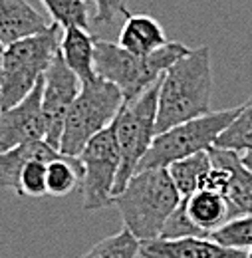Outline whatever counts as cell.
Masks as SVG:
<instances>
[{"instance_id": "7c38bea8", "label": "cell", "mask_w": 252, "mask_h": 258, "mask_svg": "<svg viewBox=\"0 0 252 258\" xmlns=\"http://www.w3.org/2000/svg\"><path fill=\"white\" fill-rule=\"evenodd\" d=\"M48 22L28 0H0V44L6 48L22 38L44 32Z\"/></svg>"}, {"instance_id": "ba28073f", "label": "cell", "mask_w": 252, "mask_h": 258, "mask_svg": "<svg viewBox=\"0 0 252 258\" xmlns=\"http://www.w3.org/2000/svg\"><path fill=\"white\" fill-rule=\"evenodd\" d=\"M84 167L82 193H84V211L94 213L113 205V187L119 173V143L115 135V125L99 131L94 139L88 141L80 153Z\"/></svg>"}, {"instance_id": "7402d4cb", "label": "cell", "mask_w": 252, "mask_h": 258, "mask_svg": "<svg viewBox=\"0 0 252 258\" xmlns=\"http://www.w3.org/2000/svg\"><path fill=\"white\" fill-rule=\"evenodd\" d=\"M209 240L224 248H252V215L234 217L209 234Z\"/></svg>"}, {"instance_id": "9a60e30c", "label": "cell", "mask_w": 252, "mask_h": 258, "mask_svg": "<svg viewBox=\"0 0 252 258\" xmlns=\"http://www.w3.org/2000/svg\"><path fill=\"white\" fill-rule=\"evenodd\" d=\"M60 155L62 153L56 151L52 145H48L44 139L18 145L10 151H2L0 153V189H12L16 195H20V175L28 163H50L58 159Z\"/></svg>"}, {"instance_id": "30bf717a", "label": "cell", "mask_w": 252, "mask_h": 258, "mask_svg": "<svg viewBox=\"0 0 252 258\" xmlns=\"http://www.w3.org/2000/svg\"><path fill=\"white\" fill-rule=\"evenodd\" d=\"M42 92H44V76L18 105L0 111V153L46 137Z\"/></svg>"}, {"instance_id": "83f0119b", "label": "cell", "mask_w": 252, "mask_h": 258, "mask_svg": "<svg viewBox=\"0 0 252 258\" xmlns=\"http://www.w3.org/2000/svg\"><path fill=\"white\" fill-rule=\"evenodd\" d=\"M246 258H252V248L248 250V252H246Z\"/></svg>"}, {"instance_id": "603a6c76", "label": "cell", "mask_w": 252, "mask_h": 258, "mask_svg": "<svg viewBox=\"0 0 252 258\" xmlns=\"http://www.w3.org/2000/svg\"><path fill=\"white\" fill-rule=\"evenodd\" d=\"M139 248L141 242L127 228H123L117 234L99 240L80 258H137Z\"/></svg>"}, {"instance_id": "2e32d148", "label": "cell", "mask_w": 252, "mask_h": 258, "mask_svg": "<svg viewBox=\"0 0 252 258\" xmlns=\"http://www.w3.org/2000/svg\"><path fill=\"white\" fill-rule=\"evenodd\" d=\"M209 157L213 165H221L228 169L230 179H228V189L224 197L232 205L234 213L240 215H252V173L242 165L240 153L230 151V149H219L211 147Z\"/></svg>"}, {"instance_id": "4316f807", "label": "cell", "mask_w": 252, "mask_h": 258, "mask_svg": "<svg viewBox=\"0 0 252 258\" xmlns=\"http://www.w3.org/2000/svg\"><path fill=\"white\" fill-rule=\"evenodd\" d=\"M240 161H242V165H244V167L252 173V151L242 153V155H240Z\"/></svg>"}, {"instance_id": "6da1fadb", "label": "cell", "mask_w": 252, "mask_h": 258, "mask_svg": "<svg viewBox=\"0 0 252 258\" xmlns=\"http://www.w3.org/2000/svg\"><path fill=\"white\" fill-rule=\"evenodd\" d=\"M213 84L215 78L209 46L191 48L159 80L155 131L163 133L209 113Z\"/></svg>"}, {"instance_id": "e0dca14e", "label": "cell", "mask_w": 252, "mask_h": 258, "mask_svg": "<svg viewBox=\"0 0 252 258\" xmlns=\"http://www.w3.org/2000/svg\"><path fill=\"white\" fill-rule=\"evenodd\" d=\"M95 38L88 32V28H64L60 40V54L66 66L80 78V82H90L97 78L94 64Z\"/></svg>"}, {"instance_id": "d6986e66", "label": "cell", "mask_w": 252, "mask_h": 258, "mask_svg": "<svg viewBox=\"0 0 252 258\" xmlns=\"http://www.w3.org/2000/svg\"><path fill=\"white\" fill-rule=\"evenodd\" d=\"M84 179V167L80 157H66L60 155L58 159L48 163L46 173V187L48 195L52 197H66L72 193Z\"/></svg>"}, {"instance_id": "f1b7e54d", "label": "cell", "mask_w": 252, "mask_h": 258, "mask_svg": "<svg viewBox=\"0 0 252 258\" xmlns=\"http://www.w3.org/2000/svg\"><path fill=\"white\" fill-rule=\"evenodd\" d=\"M2 52H4V46L0 44V58H2Z\"/></svg>"}, {"instance_id": "cb8c5ba5", "label": "cell", "mask_w": 252, "mask_h": 258, "mask_svg": "<svg viewBox=\"0 0 252 258\" xmlns=\"http://www.w3.org/2000/svg\"><path fill=\"white\" fill-rule=\"evenodd\" d=\"M185 236H199V238H209L203 230H199L197 226L193 225L183 209V203H179V207L171 213V217L167 219V223L163 226V232L159 238H167V240H173V238H185Z\"/></svg>"}, {"instance_id": "d4e9b609", "label": "cell", "mask_w": 252, "mask_h": 258, "mask_svg": "<svg viewBox=\"0 0 252 258\" xmlns=\"http://www.w3.org/2000/svg\"><path fill=\"white\" fill-rule=\"evenodd\" d=\"M46 173H48V163H28L22 169V175H20V195H28V197H44V195H48Z\"/></svg>"}, {"instance_id": "ac0fdd59", "label": "cell", "mask_w": 252, "mask_h": 258, "mask_svg": "<svg viewBox=\"0 0 252 258\" xmlns=\"http://www.w3.org/2000/svg\"><path fill=\"white\" fill-rule=\"evenodd\" d=\"M211 167H213V163L209 157V151H203V153L191 155L187 159L171 163L167 167V171H169V177L175 183L179 195L189 197L197 191H203V185H205V179H207Z\"/></svg>"}, {"instance_id": "52a82bcc", "label": "cell", "mask_w": 252, "mask_h": 258, "mask_svg": "<svg viewBox=\"0 0 252 258\" xmlns=\"http://www.w3.org/2000/svg\"><path fill=\"white\" fill-rule=\"evenodd\" d=\"M157 97H159V82L153 84L145 94L137 97L131 103H123L119 115L115 117V135L119 143V173L113 187V197L119 195L129 179L135 175L139 161L147 155L157 131Z\"/></svg>"}, {"instance_id": "8992f818", "label": "cell", "mask_w": 252, "mask_h": 258, "mask_svg": "<svg viewBox=\"0 0 252 258\" xmlns=\"http://www.w3.org/2000/svg\"><path fill=\"white\" fill-rule=\"evenodd\" d=\"M238 113H240V105L221 111H209L201 117H195L191 121L157 133L147 155L137 165L135 173L169 167L171 163L209 151L211 147H215L219 135L232 123V119Z\"/></svg>"}, {"instance_id": "277c9868", "label": "cell", "mask_w": 252, "mask_h": 258, "mask_svg": "<svg viewBox=\"0 0 252 258\" xmlns=\"http://www.w3.org/2000/svg\"><path fill=\"white\" fill-rule=\"evenodd\" d=\"M64 28L52 22L44 32L4 48L0 58V111L18 105L34 90L60 52Z\"/></svg>"}, {"instance_id": "4fadbf2b", "label": "cell", "mask_w": 252, "mask_h": 258, "mask_svg": "<svg viewBox=\"0 0 252 258\" xmlns=\"http://www.w3.org/2000/svg\"><path fill=\"white\" fill-rule=\"evenodd\" d=\"M117 44L133 56L147 58L161 50L163 46H167L169 40L165 36V30L161 28V24L153 16L127 12Z\"/></svg>"}, {"instance_id": "9c48e42d", "label": "cell", "mask_w": 252, "mask_h": 258, "mask_svg": "<svg viewBox=\"0 0 252 258\" xmlns=\"http://www.w3.org/2000/svg\"><path fill=\"white\" fill-rule=\"evenodd\" d=\"M82 90L80 78L66 66L62 54L58 52L50 68L44 74V92H42V113L46 121L44 141L56 151L60 149L64 123L72 103Z\"/></svg>"}, {"instance_id": "8fae6325", "label": "cell", "mask_w": 252, "mask_h": 258, "mask_svg": "<svg viewBox=\"0 0 252 258\" xmlns=\"http://www.w3.org/2000/svg\"><path fill=\"white\" fill-rule=\"evenodd\" d=\"M139 254L143 258H246V250L224 248L209 238L185 236L173 240L155 238L141 242Z\"/></svg>"}, {"instance_id": "3957f363", "label": "cell", "mask_w": 252, "mask_h": 258, "mask_svg": "<svg viewBox=\"0 0 252 258\" xmlns=\"http://www.w3.org/2000/svg\"><path fill=\"white\" fill-rule=\"evenodd\" d=\"M189 50L191 48L181 42H169L155 54L139 58L129 54L115 42L95 38V74L117 86L123 101L131 103L141 94H145L153 84H157L161 76Z\"/></svg>"}, {"instance_id": "ffe728a7", "label": "cell", "mask_w": 252, "mask_h": 258, "mask_svg": "<svg viewBox=\"0 0 252 258\" xmlns=\"http://www.w3.org/2000/svg\"><path fill=\"white\" fill-rule=\"evenodd\" d=\"M219 149H230L236 153L252 151V97L240 105V113L222 131L215 143Z\"/></svg>"}, {"instance_id": "7a4b0ae2", "label": "cell", "mask_w": 252, "mask_h": 258, "mask_svg": "<svg viewBox=\"0 0 252 258\" xmlns=\"http://www.w3.org/2000/svg\"><path fill=\"white\" fill-rule=\"evenodd\" d=\"M181 199L167 167H161L135 173L125 189L115 195L113 205L119 209L127 230L139 242H147L161 236L163 226Z\"/></svg>"}, {"instance_id": "484cf974", "label": "cell", "mask_w": 252, "mask_h": 258, "mask_svg": "<svg viewBox=\"0 0 252 258\" xmlns=\"http://www.w3.org/2000/svg\"><path fill=\"white\" fill-rule=\"evenodd\" d=\"M95 6V24H109L117 14L127 16V0H92Z\"/></svg>"}, {"instance_id": "44dd1931", "label": "cell", "mask_w": 252, "mask_h": 258, "mask_svg": "<svg viewBox=\"0 0 252 258\" xmlns=\"http://www.w3.org/2000/svg\"><path fill=\"white\" fill-rule=\"evenodd\" d=\"M48 10L52 22L60 28H90V12L88 0H40Z\"/></svg>"}, {"instance_id": "5bb4252c", "label": "cell", "mask_w": 252, "mask_h": 258, "mask_svg": "<svg viewBox=\"0 0 252 258\" xmlns=\"http://www.w3.org/2000/svg\"><path fill=\"white\" fill-rule=\"evenodd\" d=\"M181 203L191 223L199 230H203L207 236L224 223H228L230 219H234V209L228 203V199L215 191H197L189 197H183Z\"/></svg>"}, {"instance_id": "5b68a950", "label": "cell", "mask_w": 252, "mask_h": 258, "mask_svg": "<svg viewBox=\"0 0 252 258\" xmlns=\"http://www.w3.org/2000/svg\"><path fill=\"white\" fill-rule=\"evenodd\" d=\"M123 103L121 92L111 82L99 76L84 82L68 111L58 151L66 157H80L88 141L115 121Z\"/></svg>"}]
</instances>
